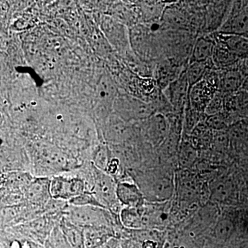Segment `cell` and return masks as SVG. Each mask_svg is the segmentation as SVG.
Returning <instances> with one entry per match:
<instances>
[{
  "mask_svg": "<svg viewBox=\"0 0 248 248\" xmlns=\"http://www.w3.org/2000/svg\"><path fill=\"white\" fill-rule=\"evenodd\" d=\"M234 223L229 218H223L217 222L215 228V234L217 239H228L234 231Z\"/></svg>",
  "mask_w": 248,
  "mask_h": 248,
  "instance_id": "cell-24",
  "label": "cell"
},
{
  "mask_svg": "<svg viewBox=\"0 0 248 248\" xmlns=\"http://www.w3.org/2000/svg\"><path fill=\"white\" fill-rule=\"evenodd\" d=\"M1 248H45L15 228L4 230L1 234Z\"/></svg>",
  "mask_w": 248,
  "mask_h": 248,
  "instance_id": "cell-10",
  "label": "cell"
},
{
  "mask_svg": "<svg viewBox=\"0 0 248 248\" xmlns=\"http://www.w3.org/2000/svg\"><path fill=\"white\" fill-rule=\"evenodd\" d=\"M65 237L73 248H86L84 229L73 224L63 216L59 223Z\"/></svg>",
  "mask_w": 248,
  "mask_h": 248,
  "instance_id": "cell-17",
  "label": "cell"
},
{
  "mask_svg": "<svg viewBox=\"0 0 248 248\" xmlns=\"http://www.w3.org/2000/svg\"></svg>",
  "mask_w": 248,
  "mask_h": 248,
  "instance_id": "cell-32",
  "label": "cell"
},
{
  "mask_svg": "<svg viewBox=\"0 0 248 248\" xmlns=\"http://www.w3.org/2000/svg\"><path fill=\"white\" fill-rule=\"evenodd\" d=\"M86 248H96L116 237L115 230L110 227H95L84 229Z\"/></svg>",
  "mask_w": 248,
  "mask_h": 248,
  "instance_id": "cell-14",
  "label": "cell"
},
{
  "mask_svg": "<svg viewBox=\"0 0 248 248\" xmlns=\"http://www.w3.org/2000/svg\"><path fill=\"white\" fill-rule=\"evenodd\" d=\"M215 45V42L206 37H202L197 39L192 49L190 63L209 61L213 58Z\"/></svg>",
  "mask_w": 248,
  "mask_h": 248,
  "instance_id": "cell-18",
  "label": "cell"
},
{
  "mask_svg": "<svg viewBox=\"0 0 248 248\" xmlns=\"http://www.w3.org/2000/svg\"><path fill=\"white\" fill-rule=\"evenodd\" d=\"M121 223L125 228L130 230H141L143 228L141 208L124 207L120 213Z\"/></svg>",
  "mask_w": 248,
  "mask_h": 248,
  "instance_id": "cell-19",
  "label": "cell"
},
{
  "mask_svg": "<svg viewBox=\"0 0 248 248\" xmlns=\"http://www.w3.org/2000/svg\"><path fill=\"white\" fill-rule=\"evenodd\" d=\"M68 203L70 205H75V206H96L104 208L98 202L95 196L89 191H86L81 195L75 197L73 200L69 201Z\"/></svg>",
  "mask_w": 248,
  "mask_h": 248,
  "instance_id": "cell-25",
  "label": "cell"
},
{
  "mask_svg": "<svg viewBox=\"0 0 248 248\" xmlns=\"http://www.w3.org/2000/svg\"><path fill=\"white\" fill-rule=\"evenodd\" d=\"M195 150L190 145L186 144L185 146H183L181 157L182 158L184 161H186V162H192L195 159Z\"/></svg>",
  "mask_w": 248,
  "mask_h": 248,
  "instance_id": "cell-28",
  "label": "cell"
},
{
  "mask_svg": "<svg viewBox=\"0 0 248 248\" xmlns=\"http://www.w3.org/2000/svg\"><path fill=\"white\" fill-rule=\"evenodd\" d=\"M225 97L221 92H218L214 96L213 99L209 103L205 112L208 116L219 113L224 110Z\"/></svg>",
  "mask_w": 248,
  "mask_h": 248,
  "instance_id": "cell-27",
  "label": "cell"
},
{
  "mask_svg": "<svg viewBox=\"0 0 248 248\" xmlns=\"http://www.w3.org/2000/svg\"><path fill=\"white\" fill-rule=\"evenodd\" d=\"M169 202L145 203L142 207L143 228H164L169 222Z\"/></svg>",
  "mask_w": 248,
  "mask_h": 248,
  "instance_id": "cell-5",
  "label": "cell"
},
{
  "mask_svg": "<svg viewBox=\"0 0 248 248\" xmlns=\"http://www.w3.org/2000/svg\"><path fill=\"white\" fill-rule=\"evenodd\" d=\"M189 90L185 70L168 87L167 99L174 110L186 108L189 100Z\"/></svg>",
  "mask_w": 248,
  "mask_h": 248,
  "instance_id": "cell-6",
  "label": "cell"
},
{
  "mask_svg": "<svg viewBox=\"0 0 248 248\" xmlns=\"http://www.w3.org/2000/svg\"><path fill=\"white\" fill-rule=\"evenodd\" d=\"M137 185L150 203L169 202L174 194L175 183L172 174L159 170L148 171L138 174Z\"/></svg>",
  "mask_w": 248,
  "mask_h": 248,
  "instance_id": "cell-1",
  "label": "cell"
},
{
  "mask_svg": "<svg viewBox=\"0 0 248 248\" xmlns=\"http://www.w3.org/2000/svg\"><path fill=\"white\" fill-rule=\"evenodd\" d=\"M222 34L245 35L248 34V6L234 10L225 24Z\"/></svg>",
  "mask_w": 248,
  "mask_h": 248,
  "instance_id": "cell-12",
  "label": "cell"
},
{
  "mask_svg": "<svg viewBox=\"0 0 248 248\" xmlns=\"http://www.w3.org/2000/svg\"><path fill=\"white\" fill-rule=\"evenodd\" d=\"M167 122L164 117L157 115L153 118L150 128V135L152 140L157 143L164 140L167 133Z\"/></svg>",
  "mask_w": 248,
  "mask_h": 248,
  "instance_id": "cell-23",
  "label": "cell"
},
{
  "mask_svg": "<svg viewBox=\"0 0 248 248\" xmlns=\"http://www.w3.org/2000/svg\"><path fill=\"white\" fill-rule=\"evenodd\" d=\"M208 62L190 63L186 69L189 89L205 78L208 69Z\"/></svg>",
  "mask_w": 248,
  "mask_h": 248,
  "instance_id": "cell-21",
  "label": "cell"
},
{
  "mask_svg": "<svg viewBox=\"0 0 248 248\" xmlns=\"http://www.w3.org/2000/svg\"><path fill=\"white\" fill-rule=\"evenodd\" d=\"M213 63L218 67H227L234 64L238 59L231 53L224 44L221 42L215 45V50L213 55Z\"/></svg>",
  "mask_w": 248,
  "mask_h": 248,
  "instance_id": "cell-20",
  "label": "cell"
},
{
  "mask_svg": "<svg viewBox=\"0 0 248 248\" xmlns=\"http://www.w3.org/2000/svg\"><path fill=\"white\" fill-rule=\"evenodd\" d=\"M117 197L120 203L129 208H141L146 200L136 184L127 182L117 184Z\"/></svg>",
  "mask_w": 248,
  "mask_h": 248,
  "instance_id": "cell-9",
  "label": "cell"
},
{
  "mask_svg": "<svg viewBox=\"0 0 248 248\" xmlns=\"http://www.w3.org/2000/svg\"><path fill=\"white\" fill-rule=\"evenodd\" d=\"M141 248H157V244L152 239H145L142 242Z\"/></svg>",
  "mask_w": 248,
  "mask_h": 248,
  "instance_id": "cell-30",
  "label": "cell"
},
{
  "mask_svg": "<svg viewBox=\"0 0 248 248\" xmlns=\"http://www.w3.org/2000/svg\"><path fill=\"white\" fill-rule=\"evenodd\" d=\"M84 173L82 175L86 176V178H82L86 182V191L92 192L101 205L112 213V210L115 211L120 203L117 197V184L113 177L94 166Z\"/></svg>",
  "mask_w": 248,
  "mask_h": 248,
  "instance_id": "cell-2",
  "label": "cell"
},
{
  "mask_svg": "<svg viewBox=\"0 0 248 248\" xmlns=\"http://www.w3.org/2000/svg\"><path fill=\"white\" fill-rule=\"evenodd\" d=\"M229 117L230 116L226 111L223 110L219 113L208 116L206 124L210 128L217 130H222L226 128Z\"/></svg>",
  "mask_w": 248,
  "mask_h": 248,
  "instance_id": "cell-26",
  "label": "cell"
},
{
  "mask_svg": "<svg viewBox=\"0 0 248 248\" xmlns=\"http://www.w3.org/2000/svg\"><path fill=\"white\" fill-rule=\"evenodd\" d=\"M120 243V241L117 237H113L105 244L96 248H118Z\"/></svg>",
  "mask_w": 248,
  "mask_h": 248,
  "instance_id": "cell-29",
  "label": "cell"
},
{
  "mask_svg": "<svg viewBox=\"0 0 248 248\" xmlns=\"http://www.w3.org/2000/svg\"><path fill=\"white\" fill-rule=\"evenodd\" d=\"M86 190V182L80 175H58L50 179V192L54 200L68 202Z\"/></svg>",
  "mask_w": 248,
  "mask_h": 248,
  "instance_id": "cell-4",
  "label": "cell"
},
{
  "mask_svg": "<svg viewBox=\"0 0 248 248\" xmlns=\"http://www.w3.org/2000/svg\"><path fill=\"white\" fill-rule=\"evenodd\" d=\"M225 99L224 110L228 115H235L242 120L248 119V92L239 91L233 95Z\"/></svg>",
  "mask_w": 248,
  "mask_h": 248,
  "instance_id": "cell-13",
  "label": "cell"
},
{
  "mask_svg": "<svg viewBox=\"0 0 248 248\" xmlns=\"http://www.w3.org/2000/svg\"><path fill=\"white\" fill-rule=\"evenodd\" d=\"M118 248H131L127 247V246H125V245H124L123 244H120V245H119Z\"/></svg>",
  "mask_w": 248,
  "mask_h": 248,
  "instance_id": "cell-31",
  "label": "cell"
},
{
  "mask_svg": "<svg viewBox=\"0 0 248 248\" xmlns=\"http://www.w3.org/2000/svg\"><path fill=\"white\" fill-rule=\"evenodd\" d=\"M50 182L48 178L40 177L32 179L26 191V199L28 202L39 208H45L50 202Z\"/></svg>",
  "mask_w": 248,
  "mask_h": 248,
  "instance_id": "cell-8",
  "label": "cell"
},
{
  "mask_svg": "<svg viewBox=\"0 0 248 248\" xmlns=\"http://www.w3.org/2000/svg\"><path fill=\"white\" fill-rule=\"evenodd\" d=\"M177 187L179 197L185 202H192L200 196V183L197 177L190 173L184 172L178 174Z\"/></svg>",
  "mask_w": 248,
  "mask_h": 248,
  "instance_id": "cell-11",
  "label": "cell"
},
{
  "mask_svg": "<svg viewBox=\"0 0 248 248\" xmlns=\"http://www.w3.org/2000/svg\"><path fill=\"white\" fill-rule=\"evenodd\" d=\"M63 214L68 221L83 229L95 227L114 228L112 213L101 207L75 206L68 204Z\"/></svg>",
  "mask_w": 248,
  "mask_h": 248,
  "instance_id": "cell-3",
  "label": "cell"
},
{
  "mask_svg": "<svg viewBox=\"0 0 248 248\" xmlns=\"http://www.w3.org/2000/svg\"><path fill=\"white\" fill-rule=\"evenodd\" d=\"M218 37L238 60L248 59V36L221 33Z\"/></svg>",
  "mask_w": 248,
  "mask_h": 248,
  "instance_id": "cell-15",
  "label": "cell"
},
{
  "mask_svg": "<svg viewBox=\"0 0 248 248\" xmlns=\"http://www.w3.org/2000/svg\"><path fill=\"white\" fill-rule=\"evenodd\" d=\"M244 76L238 70L231 69L223 74L218 82L220 91L225 97L233 95L239 92L244 84Z\"/></svg>",
  "mask_w": 248,
  "mask_h": 248,
  "instance_id": "cell-16",
  "label": "cell"
},
{
  "mask_svg": "<svg viewBox=\"0 0 248 248\" xmlns=\"http://www.w3.org/2000/svg\"><path fill=\"white\" fill-rule=\"evenodd\" d=\"M218 92L215 85L204 79L189 90L190 106L200 112H205L209 103Z\"/></svg>",
  "mask_w": 248,
  "mask_h": 248,
  "instance_id": "cell-7",
  "label": "cell"
},
{
  "mask_svg": "<svg viewBox=\"0 0 248 248\" xmlns=\"http://www.w3.org/2000/svg\"><path fill=\"white\" fill-rule=\"evenodd\" d=\"M232 184L229 180L221 179L213 183L211 186V197L217 202H223L231 195Z\"/></svg>",
  "mask_w": 248,
  "mask_h": 248,
  "instance_id": "cell-22",
  "label": "cell"
}]
</instances>
